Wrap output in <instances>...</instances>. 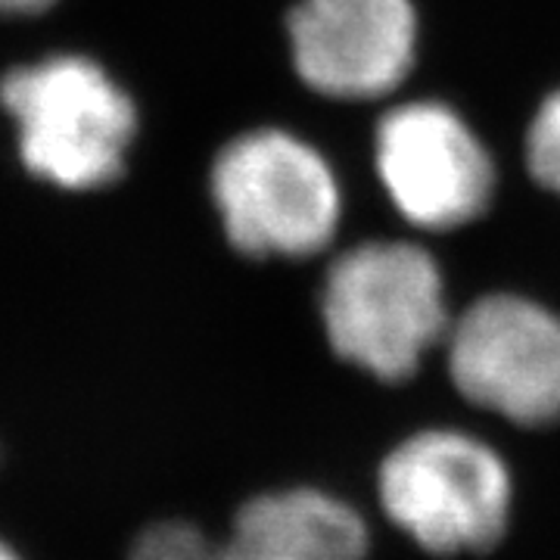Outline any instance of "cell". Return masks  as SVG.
<instances>
[{"mask_svg":"<svg viewBox=\"0 0 560 560\" xmlns=\"http://www.w3.org/2000/svg\"><path fill=\"white\" fill-rule=\"evenodd\" d=\"M125 560H219V536L187 517H162L138 529Z\"/></svg>","mask_w":560,"mask_h":560,"instance_id":"cell-9","label":"cell"},{"mask_svg":"<svg viewBox=\"0 0 560 560\" xmlns=\"http://www.w3.org/2000/svg\"><path fill=\"white\" fill-rule=\"evenodd\" d=\"M60 0H0V16H13V20H28L40 16L47 10H54Z\"/></svg>","mask_w":560,"mask_h":560,"instance_id":"cell-11","label":"cell"},{"mask_svg":"<svg viewBox=\"0 0 560 560\" xmlns=\"http://www.w3.org/2000/svg\"><path fill=\"white\" fill-rule=\"evenodd\" d=\"M0 560H25L20 555V548L13 545V541H7L3 536H0Z\"/></svg>","mask_w":560,"mask_h":560,"instance_id":"cell-12","label":"cell"},{"mask_svg":"<svg viewBox=\"0 0 560 560\" xmlns=\"http://www.w3.org/2000/svg\"><path fill=\"white\" fill-rule=\"evenodd\" d=\"M296 79L327 101H381L418 57L415 0H296L287 16Z\"/></svg>","mask_w":560,"mask_h":560,"instance_id":"cell-7","label":"cell"},{"mask_svg":"<svg viewBox=\"0 0 560 560\" xmlns=\"http://www.w3.org/2000/svg\"><path fill=\"white\" fill-rule=\"evenodd\" d=\"M374 168L401 219L420 231H458L489 209L495 162L452 106H393L374 131Z\"/></svg>","mask_w":560,"mask_h":560,"instance_id":"cell-6","label":"cell"},{"mask_svg":"<svg viewBox=\"0 0 560 560\" xmlns=\"http://www.w3.org/2000/svg\"><path fill=\"white\" fill-rule=\"evenodd\" d=\"M386 521L418 548L452 558L492 551L514 511L508 460L474 433L430 427L393 445L377 470Z\"/></svg>","mask_w":560,"mask_h":560,"instance_id":"cell-4","label":"cell"},{"mask_svg":"<svg viewBox=\"0 0 560 560\" xmlns=\"http://www.w3.org/2000/svg\"><path fill=\"white\" fill-rule=\"evenodd\" d=\"M448 377L482 411L548 427L560 420V315L517 293L470 302L445 334Z\"/></svg>","mask_w":560,"mask_h":560,"instance_id":"cell-5","label":"cell"},{"mask_svg":"<svg viewBox=\"0 0 560 560\" xmlns=\"http://www.w3.org/2000/svg\"><path fill=\"white\" fill-rule=\"evenodd\" d=\"M0 109L16 125L22 168L66 194L113 187L140 131L135 97L88 54H50L7 69Z\"/></svg>","mask_w":560,"mask_h":560,"instance_id":"cell-1","label":"cell"},{"mask_svg":"<svg viewBox=\"0 0 560 560\" xmlns=\"http://www.w3.org/2000/svg\"><path fill=\"white\" fill-rule=\"evenodd\" d=\"M436 259L408 241H368L330 261L320 283V327L334 355L383 383L415 377L448 334Z\"/></svg>","mask_w":560,"mask_h":560,"instance_id":"cell-2","label":"cell"},{"mask_svg":"<svg viewBox=\"0 0 560 560\" xmlns=\"http://www.w3.org/2000/svg\"><path fill=\"white\" fill-rule=\"evenodd\" d=\"M523 156L533 180L560 197V88L541 101L529 121Z\"/></svg>","mask_w":560,"mask_h":560,"instance_id":"cell-10","label":"cell"},{"mask_svg":"<svg viewBox=\"0 0 560 560\" xmlns=\"http://www.w3.org/2000/svg\"><path fill=\"white\" fill-rule=\"evenodd\" d=\"M355 504L318 486H278L243 501L219 536V560H368Z\"/></svg>","mask_w":560,"mask_h":560,"instance_id":"cell-8","label":"cell"},{"mask_svg":"<svg viewBox=\"0 0 560 560\" xmlns=\"http://www.w3.org/2000/svg\"><path fill=\"white\" fill-rule=\"evenodd\" d=\"M221 234L246 259H308L327 249L342 219L334 165L287 128L231 138L209 168Z\"/></svg>","mask_w":560,"mask_h":560,"instance_id":"cell-3","label":"cell"}]
</instances>
